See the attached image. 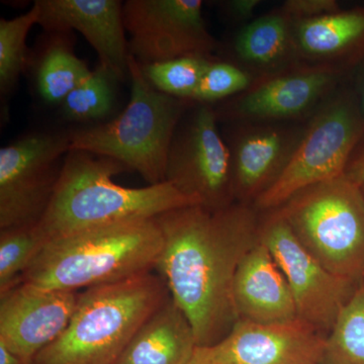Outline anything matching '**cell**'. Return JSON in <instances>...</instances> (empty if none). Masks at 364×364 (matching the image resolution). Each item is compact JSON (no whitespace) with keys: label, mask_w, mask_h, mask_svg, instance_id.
I'll return each mask as SVG.
<instances>
[{"label":"cell","mask_w":364,"mask_h":364,"mask_svg":"<svg viewBox=\"0 0 364 364\" xmlns=\"http://www.w3.org/2000/svg\"><path fill=\"white\" fill-rule=\"evenodd\" d=\"M155 219L163 246L154 272L188 318L198 347L212 346L238 322L235 275L259 238L260 213L239 203L217 212L196 205Z\"/></svg>","instance_id":"1"},{"label":"cell","mask_w":364,"mask_h":364,"mask_svg":"<svg viewBox=\"0 0 364 364\" xmlns=\"http://www.w3.org/2000/svg\"><path fill=\"white\" fill-rule=\"evenodd\" d=\"M131 171L114 158L69 151L51 203L37 225L41 234L49 242L198 205L167 181L131 188L112 181L114 176Z\"/></svg>","instance_id":"2"},{"label":"cell","mask_w":364,"mask_h":364,"mask_svg":"<svg viewBox=\"0 0 364 364\" xmlns=\"http://www.w3.org/2000/svg\"><path fill=\"white\" fill-rule=\"evenodd\" d=\"M163 237L155 218L119 223L47 242L21 282L79 291L154 272Z\"/></svg>","instance_id":"3"},{"label":"cell","mask_w":364,"mask_h":364,"mask_svg":"<svg viewBox=\"0 0 364 364\" xmlns=\"http://www.w3.org/2000/svg\"><path fill=\"white\" fill-rule=\"evenodd\" d=\"M168 294L164 280L153 272L85 289L66 329L30 364H117Z\"/></svg>","instance_id":"4"},{"label":"cell","mask_w":364,"mask_h":364,"mask_svg":"<svg viewBox=\"0 0 364 364\" xmlns=\"http://www.w3.org/2000/svg\"><path fill=\"white\" fill-rule=\"evenodd\" d=\"M129 73L131 97L126 109L111 121L71 130L70 151L114 158L155 186L165 182L172 139L195 102L155 90L131 55Z\"/></svg>","instance_id":"5"},{"label":"cell","mask_w":364,"mask_h":364,"mask_svg":"<svg viewBox=\"0 0 364 364\" xmlns=\"http://www.w3.org/2000/svg\"><path fill=\"white\" fill-rule=\"evenodd\" d=\"M299 241L333 274L364 282V195L340 176L314 184L274 208Z\"/></svg>","instance_id":"6"},{"label":"cell","mask_w":364,"mask_h":364,"mask_svg":"<svg viewBox=\"0 0 364 364\" xmlns=\"http://www.w3.org/2000/svg\"><path fill=\"white\" fill-rule=\"evenodd\" d=\"M363 135L364 119L345 78L309 119L289 166L253 207L260 213L274 210L309 186L343 176Z\"/></svg>","instance_id":"7"},{"label":"cell","mask_w":364,"mask_h":364,"mask_svg":"<svg viewBox=\"0 0 364 364\" xmlns=\"http://www.w3.org/2000/svg\"><path fill=\"white\" fill-rule=\"evenodd\" d=\"M70 147V131L44 130L0 149V230L39 224Z\"/></svg>","instance_id":"8"},{"label":"cell","mask_w":364,"mask_h":364,"mask_svg":"<svg viewBox=\"0 0 364 364\" xmlns=\"http://www.w3.org/2000/svg\"><path fill=\"white\" fill-rule=\"evenodd\" d=\"M165 181L210 212L235 200L231 159L213 105L193 104L177 126Z\"/></svg>","instance_id":"9"},{"label":"cell","mask_w":364,"mask_h":364,"mask_svg":"<svg viewBox=\"0 0 364 364\" xmlns=\"http://www.w3.org/2000/svg\"><path fill=\"white\" fill-rule=\"evenodd\" d=\"M259 237L286 277L299 318L327 336L363 282H349L323 267L275 210L260 213Z\"/></svg>","instance_id":"10"},{"label":"cell","mask_w":364,"mask_h":364,"mask_svg":"<svg viewBox=\"0 0 364 364\" xmlns=\"http://www.w3.org/2000/svg\"><path fill=\"white\" fill-rule=\"evenodd\" d=\"M202 0H127L129 53L141 66L181 57H214L217 40L203 16Z\"/></svg>","instance_id":"11"},{"label":"cell","mask_w":364,"mask_h":364,"mask_svg":"<svg viewBox=\"0 0 364 364\" xmlns=\"http://www.w3.org/2000/svg\"><path fill=\"white\" fill-rule=\"evenodd\" d=\"M345 78L303 68L260 79L240 95L215 105V114L220 124L306 122Z\"/></svg>","instance_id":"12"},{"label":"cell","mask_w":364,"mask_h":364,"mask_svg":"<svg viewBox=\"0 0 364 364\" xmlns=\"http://www.w3.org/2000/svg\"><path fill=\"white\" fill-rule=\"evenodd\" d=\"M306 122L220 124L229 149L235 200L254 205L293 159Z\"/></svg>","instance_id":"13"},{"label":"cell","mask_w":364,"mask_h":364,"mask_svg":"<svg viewBox=\"0 0 364 364\" xmlns=\"http://www.w3.org/2000/svg\"><path fill=\"white\" fill-rule=\"evenodd\" d=\"M326 336L301 318L282 324L238 320L221 341L196 347L205 364H318Z\"/></svg>","instance_id":"14"},{"label":"cell","mask_w":364,"mask_h":364,"mask_svg":"<svg viewBox=\"0 0 364 364\" xmlns=\"http://www.w3.org/2000/svg\"><path fill=\"white\" fill-rule=\"evenodd\" d=\"M79 296L18 282L0 294V343L30 364L66 329Z\"/></svg>","instance_id":"15"},{"label":"cell","mask_w":364,"mask_h":364,"mask_svg":"<svg viewBox=\"0 0 364 364\" xmlns=\"http://www.w3.org/2000/svg\"><path fill=\"white\" fill-rule=\"evenodd\" d=\"M45 32L77 31L97 52L100 65L119 81L130 79L128 39L119 0H37Z\"/></svg>","instance_id":"16"},{"label":"cell","mask_w":364,"mask_h":364,"mask_svg":"<svg viewBox=\"0 0 364 364\" xmlns=\"http://www.w3.org/2000/svg\"><path fill=\"white\" fill-rule=\"evenodd\" d=\"M294 38L305 68L347 77L364 59V7L294 21Z\"/></svg>","instance_id":"17"},{"label":"cell","mask_w":364,"mask_h":364,"mask_svg":"<svg viewBox=\"0 0 364 364\" xmlns=\"http://www.w3.org/2000/svg\"><path fill=\"white\" fill-rule=\"evenodd\" d=\"M233 294L239 320L282 324L299 318L286 277L260 237L237 269Z\"/></svg>","instance_id":"18"},{"label":"cell","mask_w":364,"mask_h":364,"mask_svg":"<svg viewBox=\"0 0 364 364\" xmlns=\"http://www.w3.org/2000/svg\"><path fill=\"white\" fill-rule=\"evenodd\" d=\"M228 60L254 81L305 68L296 52L294 20L280 7L239 28Z\"/></svg>","instance_id":"19"},{"label":"cell","mask_w":364,"mask_h":364,"mask_svg":"<svg viewBox=\"0 0 364 364\" xmlns=\"http://www.w3.org/2000/svg\"><path fill=\"white\" fill-rule=\"evenodd\" d=\"M196 347L193 326L168 294L136 330L117 364H188Z\"/></svg>","instance_id":"20"},{"label":"cell","mask_w":364,"mask_h":364,"mask_svg":"<svg viewBox=\"0 0 364 364\" xmlns=\"http://www.w3.org/2000/svg\"><path fill=\"white\" fill-rule=\"evenodd\" d=\"M46 33L48 38L33 61L36 88L46 104L61 105L92 70L74 53L71 32Z\"/></svg>","instance_id":"21"},{"label":"cell","mask_w":364,"mask_h":364,"mask_svg":"<svg viewBox=\"0 0 364 364\" xmlns=\"http://www.w3.org/2000/svg\"><path fill=\"white\" fill-rule=\"evenodd\" d=\"M119 81L112 72L98 64L60 105L62 117L73 123L92 124L105 122L114 111Z\"/></svg>","instance_id":"22"},{"label":"cell","mask_w":364,"mask_h":364,"mask_svg":"<svg viewBox=\"0 0 364 364\" xmlns=\"http://www.w3.org/2000/svg\"><path fill=\"white\" fill-rule=\"evenodd\" d=\"M40 6L33 2L28 13L16 18L0 20V93L1 100L13 93L21 74L30 65L26 39L33 26L38 25Z\"/></svg>","instance_id":"23"},{"label":"cell","mask_w":364,"mask_h":364,"mask_svg":"<svg viewBox=\"0 0 364 364\" xmlns=\"http://www.w3.org/2000/svg\"><path fill=\"white\" fill-rule=\"evenodd\" d=\"M318 364H364V282L326 336Z\"/></svg>","instance_id":"24"},{"label":"cell","mask_w":364,"mask_h":364,"mask_svg":"<svg viewBox=\"0 0 364 364\" xmlns=\"http://www.w3.org/2000/svg\"><path fill=\"white\" fill-rule=\"evenodd\" d=\"M37 225L0 230V294L21 282L47 244Z\"/></svg>","instance_id":"25"},{"label":"cell","mask_w":364,"mask_h":364,"mask_svg":"<svg viewBox=\"0 0 364 364\" xmlns=\"http://www.w3.org/2000/svg\"><path fill=\"white\" fill-rule=\"evenodd\" d=\"M213 59L215 57L188 56L139 65L155 90L170 97L191 100Z\"/></svg>","instance_id":"26"},{"label":"cell","mask_w":364,"mask_h":364,"mask_svg":"<svg viewBox=\"0 0 364 364\" xmlns=\"http://www.w3.org/2000/svg\"><path fill=\"white\" fill-rule=\"evenodd\" d=\"M253 82L252 76L236 64L215 58L205 69L191 100L215 105L240 95Z\"/></svg>","instance_id":"27"},{"label":"cell","mask_w":364,"mask_h":364,"mask_svg":"<svg viewBox=\"0 0 364 364\" xmlns=\"http://www.w3.org/2000/svg\"><path fill=\"white\" fill-rule=\"evenodd\" d=\"M279 7L294 21L312 20L342 11L336 0H287Z\"/></svg>","instance_id":"28"},{"label":"cell","mask_w":364,"mask_h":364,"mask_svg":"<svg viewBox=\"0 0 364 364\" xmlns=\"http://www.w3.org/2000/svg\"><path fill=\"white\" fill-rule=\"evenodd\" d=\"M262 4V0H227L219 6L228 20L242 28L255 18L256 11Z\"/></svg>","instance_id":"29"},{"label":"cell","mask_w":364,"mask_h":364,"mask_svg":"<svg viewBox=\"0 0 364 364\" xmlns=\"http://www.w3.org/2000/svg\"><path fill=\"white\" fill-rule=\"evenodd\" d=\"M344 176L356 186L364 184V135L352 151L344 170Z\"/></svg>","instance_id":"30"},{"label":"cell","mask_w":364,"mask_h":364,"mask_svg":"<svg viewBox=\"0 0 364 364\" xmlns=\"http://www.w3.org/2000/svg\"><path fill=\"white\" fill-rule=\"evenodd\" d=\"M355 98L359 112L364 119V59L346 77Z\"/></svg>","instance_id":"31"},{"label":"cell","mask_w":364,"mask_h":364,"mask_svg":"<svg viewBox=\"0 0 364 364\" xmlns=\"http://www.w3.org/2000/svg\"><path fill=\"white\" fill-rule=\"evenodd\" d=\"M0 364H26L16 354L0 343Z\"/></svg>","instance_id":"32"},{"label":"cell","mask_w":364,"mask_h":364,"mask_svg":"<svg viewBox=\"0 0 364 364\" xmlns=\"http://www.w3.org/2000/svg\"><path fill=\"white\" fill-rule=\"evenodd\" d=\"M188 364H205V363H198V361L193 360V359H191V361Z\"/></svg>","instance_id":"33"},{"label":"cell","mask_w":364,"mask_h":364,"mask_svg":"<svg viewBox=\"0 0 364 364\" xmlns=\"http://www.w3.org/2000/svg\"><path fill=\"white\" fill-rule=\"evenodd\" d=\"M361 189H363V195H364V184L363 186H360Z\"/></svg>","instance_id":"34"}]
</instances>
